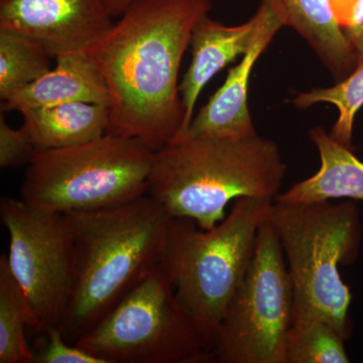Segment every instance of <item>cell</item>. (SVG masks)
<instances>
[{"label":"cell","instance_id":"cell-17","mask_svg":"<svg viewBox=\"0 0 363 363\" xmlns=\"http://www.w3.org/2000/svg\"><path fill=\"white\" fill-rule=\"evenodd\" d=\"M26 327L33 316L21 286L9 269L6 255L0 257V363H35L28 347Z\"/></svg>","mask_w":363,"mask_h":363},{"label":"cell","instance_id":"cell-22","mask_svg":"<svg viewBox=\"0 0 363 363\" xmlns=\"http://www.w3.org/2000/svg\"><path fill=\"white\" fill-rule=\"evenodd\" d=\"M45 334L47 344L39 354H35V363H104L76 344L67 341L59 327H52Z\"/></svg>","mask_w":363,"mask_h":363},{"label":"cell","instance_id":"cell-2","mask_svg":"<svg viewBox=\"0 0 363 363\" xmlns=\"http://www.w3.org/2000/svg\"><path fill=\"white\" fill-rule=\"evenodd\" d=\"M64 215L75 277L59 328L75 344L164 260L173 218L147 194L108 209Z\"/></svg>","mask_w":363,"mask_h":363},{"label":"cell","instance_id":"cell-18","mask_svg":"<svg viewBox=\"0 0 363 363\" xmlns=\"http://www.w3.org/2000/svg\"><path fill=\"white\" fill-rule=\"evenodd\" d=\"M52 57L30 38L7 28H0V99L30 85L51 70Z\"/></svg>","mask_w":363,"mask_h":363},{"label":"cell","instance_id":"cell-21","mask_svg":"<svg viewBox=\"0 0 363 363\" xmlns=\"http://www.w3.org/2000/svg\"><path fill=\"white\" fill-rule=\"evenodd\" d=\"M38 149L25 126L18 130L11 128L0 116V167L2 169L28 166Z\"/></svg>","mask_w":363,"mask_h":363},{"label":"cell","instance_id":"cell-7","mask_svg":"<svg viewBox=\"0 0 363 363\" xmlns=\"http://www.w3.org/2000/svg\"><path fill=\"white\" fill-rule=\"evenodd\" d=\"M104 363H210L164 260L75 343Z\"/></svg>","mask_w":363,"mask_h":363},{"label":"cell","instance_id":"cell-14","mask_svg":"<svg viewBox=\"0 0 363 363\" xmlns=\"http://www.w3.org/2000/svg\"><path fill=\"white\" fill-rule=\"evenodd\" d=\"M56 67L2 101L1 111L21 112L52 105L89 102L108 105L111 96L97 67L86 54L56 59Z\"/></svg>","mask_w":363,"mask_h":363},{"label":"cell","instance_id":"cell-24","mask_svg":"<svg viewBox=\"0 0 363 363\" xmlns=\"http://www.w3.org/2000/svg\"><path fill=\"white\" fill-rule=\"evenodd\" d=\"M354 50L357 59V67L363 65V23L355 28L344 30Z\"/></svg>","mask_w":363,"mask_h":363},{"label":"cell","instance_id":"cell-6","mask_svg":"<svg viewBox=\"0 0 363 363\" xmlns=\"http://www.w3.org/2000/svg\"><path fill=\"white\" fill-rule=\"evenodd\" d=\"M154 154L136 138L113 133L37 150L26 166L21 199L61 214L126 204L147 194Z\"/></svg>","mask_w":363,"mask_h":363},{"label":"cell","instance_id":"cell-12","mask_svg":"<svg viewBox=\"0 0 363 363\" xmlns=\"http://www.w3.org/2000/svg\"><path fill=\"white\" fill-rule=\"evenodd\" d=\"M257 23L259 16L255 13L250 21L240 26L222 25L208 16L196 25L190 42L192 61L179 85L184 118L180 135L176 140L187 135L194 118L198 97L205 85L224 67L247 51Z\"/></svg>","mask_w":363,"mask_h":363},{"label":"cell","instance_id":"cell-16","mask_svg":"<svg viewBox=\"0 0 363 363\" xmlns=\"http://www.w3.org/2000/svg\"><path fill=\"white\" fill-rule=\"evenodd\" d=\"M23 124L39 150L91 142L107 133L108 105L72 102L21 111Z\"/></svg>","mask_w":363,"mask_h":363},{"label":"cell","instance_id":"cell-23","mask_svg":"<svg viewBox=\"0 0 363 363\" xmlns=\"http://www.w3.org/2000/svg\"><path fill=\"white\" fill-rule=\"evenodd\" d=\"M331 4L343 30L363 23V0H331Z\"/></svg>","mask_w":363,"mask_h":363},{"label":"cell","instance_id":"cell-3","mask_svg":"<svg viewBox=\"0 0 363 363\" xmlns=\"http://www.w3.org/2000/svg\"><path fill=\"white\" fill-rule=\"evenodd\" d=\"M286 166L274 140L186 135L154 154L147 195L172 218L190 219L204 230L226 217L242 197L274 201Z\"/></svg>","mask_w":363,"mask_h":363},{"label":"cell","instance_id":"cell-5","mask_svg":"<svg viewBox=\"0 0 363 363\" xmlns=\"http://www.w3.org/2000/svg\"><path fill=\"white\" fill-rule=\"evenodd\" d=\"M267 221L278 235L292 281V322L323 319L347 339L351 293L339 266L353 262L359 250L357 208L350 202H274Z\"/></svg>","mask_w":363,"mask_h":363},{"label":"cell","instance_id":"cell-25","mask_svg":"<svg viewBox=\"0 0 363 363\" xmlns=\"http://www.w3.org/2000/svg\"><path fill=\"white\" fill-rule=\"evenodd\" d=\"M136 1L138 0H104V4L111 18H116V16H121Z\"/></svg>","mask_w":363,"mask_h":363},{"label":"cell","instance_id":"cell-20","mask_svg":"<svg viewBox=\"0 0 363 363\" xmlns=\"http://www.w3.org/2000/svg\"><path fill=\"white\" fill-rule=\"evenodd\" d=\"M292 104L298 109H307L317 104H329L338 109V118L330 135L338 143L352 149L355 116L363 106V65L358 66L348 77L328 88H314L298 92Z\"/></svg>","mask_w":363,"mask_h":363},{"label":"cell","instance_id":"cell-1","mask_svg":"<svg viewBox=\"0 0 363 363\" xmlns=\"http://www.w3.org/2000/svg\"><path fill=\"white\" fill-rule=\"evenodd\" d=\"M211 7V0H138L85 52L111 92L107 133L154 152L178 138L182 60Z\"/></svg>","mask_w":363,"mask_h":363},{"label":"cell","instance_id":"cell-10","mask_svg":"<svg viewBox=\"0 0 363 363\" xmlns=\"http://www.w3.org/2000/svg\"><path fill=\"white\" fill-rule=\"evenodd\" d=\"M112 18L104 0H0V28L35 40L52 59L85 54Z\"/></svg>","mask_w":363,"mask_h":363},{"label":"cell","instance_id":"cell-13","mask_svg":"<svg viewBox=\"0 0 363 363\" xmlns=\"http://www.w3.org/2000/svg\"><path fill=\"white\" fill-rule=\"evenodd\" d=\"M294 28L330 72L336 83L357 68L354 50L337 20L331 0H262Z\"/></svg>","mask_w":363,"mask_h":363},{"label":"cell","instance_id":"cell-15","mask_svg":"<svg viewBox=\"0 0 363 363\" xmlns=\"http://www.w3.org/2000/svg\"><path fill=\"white\" fill-rule=\"evenodd\" d=\"M309 135L319 152V171L277 196L274 202L298 204L342 198L363 201V162L322 126L313 128Z\"/></svg>","mask_w":363,"mask_h":363},{"label":"cell","instance_id":"cell-4","mask_svg":"<svg viewBox=\"0 0 363 363\" xmlns=\"http://www.w3.org/2000/svg\"><path fill=\"white\" fill-rule=\"evenodd\" d=\"M272 200L242 197L213 228L173 218L164 262L176 295L212 354L227 306L243 281Z\"/></svg>","mask_w":363,"mask_h":363},{"label":"cell","instance_id":"cell-9","mask_svg":"<svg viewBox=\"0 0 363 363\" xmlns=\"http://www.w3.org/2000/svg\"><path fill=\"white\" fill-rule=\"evenodd\" d=\"M0 217L9 235V269L25 293L33 330L60 327L75 277L73 238L65 215L2 197Z\"/></svg>","mask_w":363,"mask_h":363},{"label":"cell","instance_id":"cell-19","mask_svg":"<svg viewBox=\"0 0 363 363\" xmlns=\"http://www.w3.org/2000/svg\"><path fill=\"white\" fill-rule=\"evenodd\" d=\"M345 340L333 325L323 319L293 321L286 335V363L350 362Z\"/></svg>","mask_w":363,"mask_h":363},{"label":"cell","instance_id":"cell-11","mask_svg":"<svg viewBox=\"0 0 363 363\" xmlns=\"http://www.w3.org/2000/svg\"><path fill=\"white\" fill-rule=\"evenodd\" d=\"M257 30L241 61L228 72L225 82L193 118L186 135L243 138L257 135L248 108V84L253 66L271 44L283 23L266 2L260 4Z\"/></svg>","mask_w":363,"mask_h":363},{"label":"cell","instance_id":"cell-8","mask_svg":"<svg viewBox=\"0 0 363 363\" xmlns=\"http://www.w3.org/2000/svg\"><path fill=\"white\" fill-rule=\"evenodd\" d=\"M292 316V281L278 235L266 221L257 233L247 274L219 325L213 362L286 363Z\"/></svg>","mask_w":363,"mask_h":363}]
</instances>
